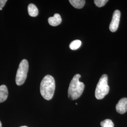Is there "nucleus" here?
Returning <instances> with one entry per match:
<instances>
[{
	"label": "nucleus",
	"mask_w": 127,
	"mask_h": 127,
	"mask_svg": "<svg viewBox=\"0 0 127 127\" xmlns=\"http://www.w3.org/2000/svg\"><path fill=\"white\" fill-rule=\"evenodd\" d=\"M100 125L102 127H114V123L110 119H106L101 122Z\"/></svg>",
	"instance_id": "obj_12"
},
{
	"label": "nucleus",
	"mask_w": 127,
	"mask_h": 127,
	"mask_svg": "<svg viewBox=\"0 0 127 127\" xmlns=\"http://www.w3.org/2000/svg\"><path fill=\"white\" fill-rule=\"evenodd\" d=\"M81 75L79 74H75L70 82L68 90V98L72 100H76L82 95L85 85L82 82H80L79 79Z\"/></svg>",
	"instance_id": "obj_2"
},
{
	"label": "nucleus",
	"mask_w": 127,
	"mask_h": 127,
	"mask_svg": "<svg viewBox=\"0 0 127 127\" xmlns=\"http://www.w3.org/2000/svg\"><path fill=\"white\" fill-rule=\"evenodd\" d=\"M94 3L98 7H102L104 6L108 1V0H95Z\"/></svg>",
	"instance_id": "obj_13"
},
{
	"label": "nucleus",
	"mask_w": 127,
	"mask_h": 127,
	"mask_svg": "<svg viewBox=\"0 0 127 127\" xmlns=\"http://www.w3.org/2000/svg\"><path fill=\"white\" fill-rule=\"evenodd\" d=\"M0 127H2V124H1V123L0 121Z\"/></svg>",
	"instance_id": "obj_15"
},
{
	"label": "nucleus",
	"mask_w": 127,
	"mask_h": 127,
	"mask_svg": "<svg viewBox=\"0 0 127 127\" xmlns=\"http://www.w3.org/2000/svg\"><path fill=\"white\" fill-rule=\"evenodd\" d=\"M7 1V0H0V8L2 9V8L4 7Z\"/></svg>",
	"instance_id": "obj_14"
},
{
	"label": "nucleus",
	"mask_w": 127,
	"mask_h": 127,
	"mask_svg": "<svg viewBox=\"0 0 127 127\" xmlns=\"http://www.w3.org/2000/svg\"><path fill=\"white\" fill-rule=\"evenodd\" d=\"M121 17V12L119 10L114 11L112 21L109 26V29L112 32H116L118 29Z\"/></svg>",
	"instance_id": "obj_5"
},
{
	"label": "nucleus",
	"mask_w": 127,
	"mask_h": 127,
	"mask_svg": "<svg viewBox=\"0 0 127 127\" xmlns=\"http://www.w3.org/2000/svg\"><path fill=\"white\" fill-rule=\"evenodd\" d=\"M8 96V90L5 85L0 86V103H2L7 99Z\"/></svg>",
	"instance_id": "obj_8"
},
{
	"label": "nucleus",
	"mask_w": 127,
	"mask_h": 127,
	"mask_svg": "<svg viewBox=\"0 0 127 127\" xmlns=\"http://www.w3.org/2000/svg\"><path fill=\"white\" fill-rule=\"evenodd\" d=\"M29 64L27 59H23L19 65L16 77V83L18 86H21L25 83L27 78Z\"/></svg>",
	"instance_id": "obj_4"
},
{
	"label": "nucleus",
	"mask_w": 127,
	"mask_h": 127,
	"mask_svg": "<svg viewBox=\"0 0 127 127\" xmlns=\"http://www.w3.org/2000/svg\"><path fill=\"white\" fill-rule=\"evenodd\" d=\"M48 22L50 26L56 27L61 24L62 22V18L59 14H55L53 17H50L49 18Z\"/></svg>",
	"instance_id": "obj_7"
},
{
	"label": "nucleus",
	"mask_w": 127,
	"mask_h": 127,
	"mask_svg": "<svg viewBox=\"0 0 127 127\" xmlns=\"http://www.w3.org/2000/svg\"><path fill=\"white\" fill-rule=\"evenodd\" d=\"M28 12L29 15L32 17H35L39 13L38 9L36 6L33 4L31 3L28 6Z\"/></svg>",
	"instance_id": "obj_9"
},
{
	"label": "nucleus",
	"mask_w": 127,
	"mask_h": 127,
	"mask_svg": "<svg viewBox=\"0 0 127 127\" xmlns=\"http://www.w3.org/2000/svg\"><path fill=\"white\" fill-rule=\"evenodd\" d=\"M116 110L118 113L123 114L127 111V98L124 97L119 101L116 105Z\"/></svg>",
	"instance_id": "obj_6"
},
{
	"label": "nucleus",
	"mask_w": 127,
	"mask_h": 127,
	"mask_svg": "<svg viewBox=\"0 0 127 127\" xmlns=\"http://www.w3.org/2000/svg\"><path fill=\"white\" fill-rule=\"evenodd\" d=\"M54 78L50 75H47L43 78L40 85V92L42 96L46 100L51 99L55 91Z\"/></svg>",
	"instance_id": "obj_1"
},
{
	"label": "nucleus",
	"mask_w": 127,
	"mask_h": 127,
	"mask_svg": "<svg viewBox=\"0 0 127 127\" xmlns=\"http://www.w3.org/2000/svg\"><path fill=\"white\" fill-rule=\"evenodd\" d=\"M82 45V41L79 40H76L73 41L69 45L71 50H76L78 49Z\"/></svg>",
	"instance_id": "obj_11"
},
{
	"label": "nucleus",
	"mask_w": 127,
	"mask_h": 127,
	"mask_svg": "<svg viewBox=\"0 0 127 127\" xmlns=\"http://www.w3.org/2000/svg\"><path fill=\"white\" fill-rule=\"evenodd\" d=\"M69 2L75 8L80 9L84 7L86 1L84 0H70Z\"/></svg>",
	"instance_id": "obj_10"
},
{
	"label": "nucleus",
	"mask_w": 127,
	"mask_h": 127,
	"mask_svg": "<svg viewBox=\"0 0 127 127\" xmlns=\"http://www.w3.org/2000/svg\"><path fill=\"white\" fill-rule=\"evenodd\" d=\"M27 127V126H21V127Z\"/></svg>",
	"instance_id": "obj_16"
},
{
	"label": "nucleus",
	"mask_w": 127,
	"mask_h": 127,
	"mask_svg": "<svg viewBox=\"0 0 127 127\" xmlns=\"http://www.w3.org/2000/svg\"><path fill=\"white\" fill-rule=\"evenodd\" d=\"M109 92V86L108 85V76L103 74L99 79L95 89V96L97 99L104 98Z\"/></svg>",
	"instance_id": "obj_3"
}]
</instances>
